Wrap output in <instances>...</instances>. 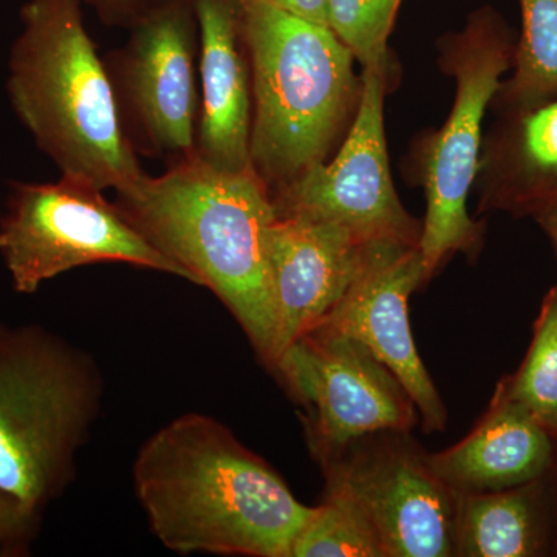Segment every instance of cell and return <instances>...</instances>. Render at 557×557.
<instances>
[{"mask_svg":"<svg viewBox=\"0 0 557 557\" xmlns=\"http://www.w3.org/2000/svg\"><path fill=\"white\" fill-rule=\"evenodd\" d=\"M134 493L150 531L178 555L292 557L313 515L231 429L183 413L139 448Z\"/></svg>","mask_w":557,"mask_h":557,"instance_id":"obj_1","label":"cell"},{"mask_svg":"<svg viewBox=\"0 0 557 557\" xmlns=\"http://www.w3.org/2000/svg\"><path fill=\"white\" fill-rule=\"evenodd\" d=\"M115 193L132 225L193 284L218 296L270 369L277 310L267 231L276 212L258 172L219 170L194 153Z\"/></svg>","mask_w":557,"mask_h":557,"instance_id":"obj_2","label":"cell"},{"mask_svg":"<svg viewBox=\"0 0 557 557\" xmlns=\"http://www.w3.org/2000/svg\"><path fill=\"white\" fill-rule=\"evenodd\" d=\"M10 54L14 112L61 175L119 190L145 175L81 0H28Z\"/></svg>","mask_w":557,"mask_h":557,"instance_id":"obj_3","label":"cell"},{"mask_svg":"<svg viewBox=\"0 0 557 557\" xmlns=\"http://www.w3.org/2000/svg\"><path fill=\"white\" fill-rule=\"evenodd\" d=\"M252 73L251 163L270 190L325 163L355 119L361 78L325 25L273 0H240Z\"/></svg>","mask_w":557,"mask_h":557,"instance_id":"obj_4","label":"cell"},{"mask_svg":"<svg viewBox=\"0 0 557 557\" xmlns=\"http://www.w3.org/2000/svg\"><path fill=\"white\" fill-rule=\"evenodd\" d=\"M102 395L87 351L39 325L0 324V490L38 512L60 498Z\"/></svg>","mask_w":557,"mask_h":557,"instance_id":"obj_5","label":"cell"},{"mask_svg":"<svg viewBox=\"0 0 557 557\" xmlns=\"http://www.w3.org/2000/svg\"><path fill=\"white\" fill-rule=\"evenodd\" d=\"M516 40L500 14L475 11L465 30L442 42V64L456 79V101L445 126L421 149L420 174L426 193V218L418 242L428 282L450 256L479 255L482 223L469 215L467 201L478 178L482 123L502 76L515 64Z\"/></svg>","mask_w":557,"mask_h":557,"instance_id":"obj_6","label":"cell"},{"mask_svg":"<svg viewBox=\"0 0 557 557\" xmlns=\"http://www.w3.org/2000/svg\"><path fill=\"white\" fill-rule=\"evenodd\" d=\"M104 190L61 175L57 183H13L0 215V255L17 293L94 263H127L190 282Z\"/></svg>","mask_w":557,"mask_h":557,"instance_id":"obj_7","label":"cell"},{"mask_svg":"<svg viewBox=\"0 0 557 557\" xmlns=\"http://www.w3.org/2000/svg\"><path fill=\"white\" fill-rule=\"evenodd\" d=\"M271 372L306 410L307 443L319 465L379 432H409L420 417L397 376L358 341L311 329Z\"/></svg>","mask_w":557,"mask_h":557,"instance_id":"obj_8","label":"cell"},{"mask_svg":"<svg viewBox=\"0 0 557 557\" xmlns=\"http://www.w3.org/2000/svg\"><path fill=\"white\" fill-rule=\"evenodd\" d=\"M387 65L362 69L361 95L335 159L270 190L276 218L327 222L370 244L418 247L421 225L403 207L384 134Z\"/></svg>","mask_w":557,"mask_h":557,"instance_id":"obj_9","label":"cell"},{"mask_svg":"<svg viewBox=\"0 0 557 557\" xmlns=\"http://www.w3.org/2000/svg\"><path fill=\"white\" fill-rule=\"evenodd\" d=\"M199 27L193 0H157L132 21L110 78L135 150L174 161L196 153Z\"/></svg>","mask_w":557,"mask_h":557,"instance_id":"obj_10","label":"cell"},{"mask_svg":"<svg viewBox=\"0 0 557 557\" xmlns=\"http://www.w3.org/2000/svg\"><path fill=\"white\" fill-rule=\"evenodd\" d=\"M408 434L369 435L319 467L336 472L350 487L386 557L454 556L458 494Z\"/></svg>","mask_w":557,"mask_h":557,"instance_id":"obj_11","label":"cell"},{"mask_svg":"<svg viewBox=\"0 0 557 557\" xmlns=\"http://www.w3.org/2000/svg\"><path fill=\"white\" fill-rule=\"evenodd\" d=\"M418 247L384 245L335 309L313 329L358 341L399 380L412 398L421 428L445 431L448 409L413 343L409 298L426 284Z\"/></svg>","mask_w":557,"mask_h":557,"instance_id":"obj_12","label":"cell"},{"mask_svg":"<svg viewBox=\"0 0 557 557\" xmlns=\"http://www.w3.org/2000/svg\"><path fill=\"white\" fill-rule=\"evenodd\" d=\"M384 245L359 239L327 222L276 218L267 231L277 310L273 364L346 296Z\"/></svg>","mask_w":557,"mask_h":557,"instance_id":"obj_13","label":"cell"},{"mask_svg":"<svg viewBox=\"0 0 557 557\" xmlns=\"http://www.w3.org/2000/svg\"><path fill=\"white\" fill-rule=\"evenodd\" d=\"M199 27L200 104L196 153L230 172L251 163L252 73L240 0H193Z\"/></svg>","mask_w":557,"mask_h":557,"instance_id":"obj_14","label":"cell"},{"mask_svg":"<svg viewBox=\"0 0 557 557\" xmlns=\"http://www.w3.org/2000/svg\"><path fill=\"white\" fill-rule=\"evenodd\" d=\"M548 434L500 386L467 437L442 453L429 454V461L457 494L511 490L544 474L552 458Z\"/></svg>","mask_w":557,"mask_h":557,"instance_id":"obj_15","label":"cell"},{"mask_svg":"<svg viewBox=\"0 0 557 557\" xmlns=\"http://www.w3.org/2000/svg\"><path fill=\"white\" fill-rule=\"evenodd\" d=\"M502 116L480 159V209L536 218L557 205V101Z\"/></svg>","mask_w":557,"mask_h":557,"instance_id":"obj_16","label":"cell"},{"mask_svg":"<svg viewBox=\"0 0 557 557\" xmlns=\"http://www.w3.org/2000/svg\"><path fill=\"white\" fill-rule=\"evenodd\" d=\"M533 482L493 493L458 494L454 556L528 557L541 548Z\"/></svg>","mask_w":557,"mask_h":557,"instance_id":"obj_17","label":"cell"},{"mask_svg":"<svg viewBox=\"0 0 557 557\" xmlns=\"http://www.w3.org/2000/svg\"><path fill=\"white\" fill-rule=\"evenodd\" d=\"M522 35L511 79L502 81L494 104L502 115L531 112L557 101V0H519Z\"/></svg>","mask_w":557,"mask_h":557,"instance_id":"obj_18","label":"cell"},{"mask_svg":"<svg viewBox=\"0 0 557 557\" xmlns=\"http://www.w3.org/2000/svg\"><path fill=\"white\" fill-rule=\"evenodd\" d=\"M324 500L307 520L292 557H386L375 528L347 483L322 469Z\"/></svg>","mask_w":557,"mask_h":557,"instance_id":"obj_19","label":"cell"},{"mask_svg":"<svg viewBox=\"0 0 557 557\" xmlns=\"http://www.w3.org/2000/svg\"><path fill=\"white\" fill-rule=\"evenodd\" d=\"M547 431L557 429V288L548 293L518 375L502 384Z\"/></svg>","mask_w":557,"mask_h":557,"instance_id":"obj_20","label":"cell"},{"mask_svg":"<svg viewBox=\"0 0 557 557\" xmlns=\"http://www.w3.org/2000/svg\"><path fill=\"white\" fill-rule=\"evenodd\" d=\"M401 0H329V27L361 62L387 65V39Z\"/></svg>","mask_w":557,"mask_h":557,"instance_id":"obj_21","label":"cell"},{"mask_svg":"<svg viewBox=\"0 0 557 557\" xmlns=\"http://www.w3.org/2000/svg\"><path fill=\"white\" fill-rule=\"evenodd\" d=\"M40 516L30 507L0 490V556H25L39 534Z\"/></svg>","mask_w":557,"mask_h":557,"instance_id":"obj_22","label":"cell"},{"mask_svg":"<svg viewBox=\"0 0 557 557\" xmlns=\"http://www.w3.org/2000/svg\"><path fill=\"white\" fill-rule=\"evenodd\" d=\"M157 0H89L108 22H131Z\"/></svg>","mask_w":557,"mask_h":557,"instance_id":"obj_23","label":"cell"},{"mask_svg":"<svg viewBox=\"0 0 557 557\" xmlns=\"http://www.w3.org/2000/svg\"><path fill=\"white\" fill-rule=\"evenodd\" d=\"M273 2L296 16L329 27V0H273Z\"/></svg>","mask_w":557,"mask_h":557,"instance_id":"obj_24","label":"cell"},{"mask_svg":"<svg viewBox=\"0 0 557 557\" xmlns=\"http://www.w3.org/2000/svg\"><path fill=\"white\" fill-rule=\"evenodd\" d=\"M537 222L541 223L542 228L547 231L549 239L556 245L557 249V205L555 207L545 209L544 212L536 215Z\"/></svg>","mask_w":557,"mask_h":557,"instance_id":"obj_25","label":"cell"}]
</instances>
